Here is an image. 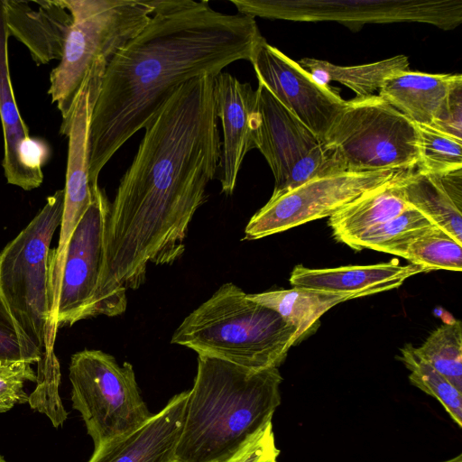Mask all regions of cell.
I'll list each match as a JSON object with an SVG mask.
<instances>
[{
	"mask_svg": "<svg viewBox=\"0 0 462 462\" xmlns=\"http://www.w3.org/2000/svg\"><path fill=\"white\" fill-rule=\"evenodd\" d=\"M399 359L410 371L411 383L437 399L453 421L462 427V392L455 388L442 374L436 371L416 351L406 345L401 349Z\"/></svg>",
	"mask_w": 462,
	"mask_h": 462,
	"instance_id": "83f0119b",
	"label": "cell"
},
{
	"mask_svg": "<svg viewBox=\"0 0 462 462\" xmlns=\"http://www.w3.org/2000/svg\"><path fill=\"white\" fill-rule=\"evenodd\" d=\"M407 171L344 172L316 177L278 197H271L249 220L246 240L260 239L330 217L365 192Z\"/></svg>",
	"mask_w": 462,
	"mask_h": 462,
	"instance_id": "8fae6325",
	"label": "cell"
},
{
	"mask_svg": "<svg viewBox=\"0 0 462 462\" xmlns=\"http://www.w3.org/2000/svg\"><path fill=\"white\" fill-rule=\"evenodd\" d=\"M106 66L104 61H97L89 70L62 134L69 139V148L60 238L57 248L52 251V261L56 266L62 263L69 240L98 187H92L89 181L88 132L92 110Z\"/></svg>",
	"mask_w": 462,
	"mask_h": 462,
	"instance_id": "5bb4252c",
	"label": "cell"
},
{
	"mask_svg": "<svg viewBox=\"0 0 462 462\" xmlns=\"http://www.w3.org/2000/svg\"><path fill=\"white\" fill-rule=\"evenodd\" d=\"M21 361L30 363L16 327L0 299V365Z\"/></svg>",
	"mask_w": 462,
	"mask_h": 462,
	"instance_id": "836d02e7",
	"label": "cell"
},
{
	"mask_svg": "<svg viewBox=\"0 0 462 462\" xmlns=\"http://www.w3.org/2000/svg\"><path fill=\"white\" fill-rule=\"evenodd\" d=\"M143 129L106 219L95 308L108 317L125 311L126 290L144 282L149 263L172 264L185 251L221 163L214 76L180 85Z\"/></svg>",
	"mask_w": 462,
	"mask_h": 462,
	"instance_id": "6da1fadb",
	"label": "cell"
},
{
	"mask_svg": "<svg viewBox=\"0 0 462 462\" xmlns=\"http://www.w3.org/2000/svg\"><path fill=\"white\" fill-rule=\"evenodd\" d=\"M250 62L258 82L323 143L346 101L263 38Z\"/></svg>",
	"mask_w": 462,
	"mask_h": 462,
	"instance_id": "4fadbf2b",
	"label": "cell"
},
{
	"mask_svg": "<svg viewBox=\"0 0 462 462\" xmlns=\"http://www.w3.org/2000/svg\"><path fill=\"white\" fill-rule=\"evenodd\" d=\"M298 63L319 83L328 86V82L337 81L355 92L356 98L374 96L388 78L409 70L410 65L404 55L356 66H340L313 58H303Z\"/></svg>",
	"mask_w": 462,
	"mask_h": 462,
	"instance_id": "cb8c5ba5",
	"label": "cell"
},
{
	"mask_svg": "<svg viewBox=\"0 0 462 462\" xmlns=\"http://www.w3.org/2000/svg\"><path fill=\"white\" fill-rule=\"evenodd\" d=\"M188 396L189 391L174 395L143 426L95 449L88 462H172Z\"/></svg>",
	"mask_w": 462,
	"mask_h": 462,
	"instance_id": "ac0fdd59",
	"label": "cell"
},
{
	"mask_svg": "<svg viewBox=\"0 0 462 462\" xmlns=\"http://www.w3.org/2000/svg\"><path fill=\"white\" fill-rule=\"evenodd\" d=\"M416 351L462 392V326L459 320L454 319L438 328Z\"/></svg>",
	"mask_w": 462,
	"mask_h": 462,
	"instance_id": "484cf974",
	"label": "cell"
},
{
	"mask_svg": "<svg viewBox=\"0 0 462 462\" xmlns=\"http://www.w3.org/2000/svg\"><path fill=\"white\" fill-rule=\"evenodd\" d=\"M27 381L37 382L32 364L21 361L0 365V412L11 410L17 403L29 402L23 390Z\"/></svg>",
	"mask_w": 462,
	"mask_h": 462,
	"instance_id": "4dcf8cb0",
	"label": "cell"
},
{
	"mask_svg": "<svg viewBox=\"0 0 462 462\" xmlns=\"http://www.w3.org/2000/svg\"><path fill=\"white\" fill-rule=\"evenodd\" d=\"M9 36H14L30 51L37 65L62 57L72 23L65 0H2Z\"/></svg>",
	"mask_w": 462,
	"mask_h": 462,
	"instance_id": "e0dca14e",
	"label": "cell"
},
{
	"mask_svg": "<svg viewBox=\"0 0 462 462\" xmlns=\"http://www.w3.org/2000/svg\"><path fill=\"white\" fill-rule=\"evenodd\" d=\"M71 14L60 63L50 74L48 94L57 104L65 131L78 94L93 65L108 63L149 23L151 1L65 0Z\"/></svg>",
	"mask_w": 462,
	"mask_h": 462,
	"instance_id": "8992f818",
	"label": "cell"
},
{
	"mask_svg": "<svg viewBox=\"0 0 462 462\" xmlns=\"http://www.w3.org/2000/svg\"><path fill=\"white\" fill-rule=\"evenodd\" d=\"M217 116L223 128L221 188L231 195L246 153L257 149V94L249 83L220 72L214 76Z\"/></svg>",
	"mask_w": 462,
	"mask_h": 462,
	"instance_id": "2e32d148",
	"label": "cell"
},
{
	"mask_svg": "<svg viewBox=\"0 0 462 462\" xmlns=\"http://www.w3.org/2000/svg\"><path fill=\"white\" fill-rule=\"evenodd\" d=\"M455 76L405 70L388 78L377 95L415 125L431 126Z\"/></svg>",
	"mask_w": 462,
	"mask_h": 462,
	"instance_id": "44dd1931",
	"label": "cell"
},
{
	"mask_svg": "<svg viewBox=\"0 0 462 462\" xmlns=\"http://www.w3.org/2000/svg\"><path fill=\"white\" fill-rule=\"evenodd\" d=\"M239 14L290 21L365 23L417 22L451 30L462 22L460 0H230Z\"/></svg>",
	"mask_w": 462,
	"mask_h": 462,
	"instance_id": "9c48e42d",
	"label": "cell"
},
{
	"mask_svg": "<svg viewBox=\"0 0 462 462\" xmlns=\"http://www.w3.org/2000/svg\"><path fill=\"white\" fill-rule=\"evenodd\" d=\"M275 462H277V461H275Z\"/></svg>",
	"mask_w": 462,
	"mask_h": 462,
	"instance_id": "8d00e7d4",
	"label": "cell"
},
{
	"mask_svg": "<svg viewBox=\"0 0 462 462\" xmlns=\"http://www.w3.org/2000/svg\"><path fill=\"white\" fill-rule=\"evenodd\" d=\"M253 301L278 313L293 327L300 341L318 328L319 318L334 306L352 299L354 295L292 287L259 293H247Z\"/></svg>",
	"mask_w": 462,
	"mask_h": 462,
	"instance_id": "603a6c76",
	"label": "cell"
},
{
	"mask_svg": "<svg viewBox=\"0 0 462 462\" xmlns=\"http://www.w3.org/2000/svg\"><path fill=\"white\" fill-rule=\"evenodd\" d=\"M328 174L411 171L417 125L378 95L346 101L323 142Z\"/></svg>",
	"mask_w": 462,
	"mask_h": 462,
	"instance_id": "52a82bcc",
	"label": "cell"
},
{
	"mask_svg": "<svg viewBox=\"0 0 462 462\" xmlns=\"http://www.w3.org/2000/svg\"><path fill=\"white\" fill-rule=\"evenodd\" d=\"M257 149L273 177L278 197L316 177L328 175L323 143L262 83L258 82Z\"/></svg>",
	"mask_w": 462,
	"mask_h": 462,
	"instance_id": "7c38bea8",
	"label": "cell"
},
{
	"mask_svg": "<svg viewBox=\"0 0 462 462\" xmlns=\"http://www.w3.org/2000/svg\"><path fill=\"white\" fill-rule=\"evenodd\" d=\"M8 32L0 0V117L4 134L2 165L9 184L24 190L38 188L43 181L42 166L50 150L40 139L32 138L16 105L8 62Z\"/></svg>",
	"mask_w": 462,
	"mask_h": 462,
	"instance_id": "9a60e30c",
	"label": "cell"
},
{
	"mask_svg": "<svg viewBox=\"0 0 462 462\" xmlns=\"http://www.w3.org/2000/svg\"><path fill=\"white\" fill-rule=\"evenodd\" d=\"M0 462H7L3 457L2 455L0 454Z\"/></svg>",
	"mask_w": 462,
	"mask_h": 462,
	"instance_id": "d590c367",
	"label": "cell"
},
{
	"mask_svg": "<svg viewBox=\"0 0 462 462\" xmlns=\"http://www.w3.org/2000/svg\"><path fill=\"white\" fill-rule=\"evenodd\" d=\"M439 462H462V455L459 454V455H457L456 457H453L451 458L445 459V460L439 461Z\"/></svg>",
	"mask_w": 462,
	"mask_h": 462,
	"instance_id": "e575fe53",
	"label": "cell"
},
{
	"mask_svg": "<svg viewBox=\"0 0 462 462\" xmlns=\"http://www.w3.org/2000/svg\"><path fill=\"white\" fill-rule=\"evenodd\" d=\"M276 448L272 421L262 428L236 455L225 462H275Z\"/></svg>",
	"mask_w": 462,
	"mask_h": 462,
	"instance_id": "d6a6232c",
	"label": "cell"
},
{
	"mask_svg": "<svg viewBox=\"0 0 462 462\" xmlns=\"http://www.w3.org/2000/svg\"><path fill=\"white\" fill-rule=\"evenodd\" d=\"M431 226L433 224L424 215L410 207L344 244L358 251L371 249L400 256L412 239Z\"/></svg>",
	"mask_w": 462,
	"mask_h": 462,
	"instance_id": "d4e9b609",
	"label": "cell"
},
{
	"mask_svg": "<svg viewBox=\"0 0 462 462\" xmlns=\"http://www.w3.org/2000/svg\"><path fill=\"white\" fill-rule=\"evenodd\" d=\"M152 15L106 66L88 132L92 187L103 167L144 128L183 83L250 61L263 38L254 18L214 10L208 1H151Z\"/></svg>",
	"mask_w": 462,
	"mask_h": 462,
	"instance_id": "7a4b0ae2",
	"label": "cell"
},
{
	"mask_svg": "<svg viewBox=\"0 0 462 462\" xmlns=\"http://www.w3.org/2000/svg\"><path fill=\"white\" fill-rule=\"evenodd\" d=\"M416 125L419 137L418 170L441 173L462 169V140L429 125Z\"/></svg>",
	"mask_w": 462,
	"mask_h": 462,
	"instance_id": "f1b7e54d",
	"label": "cell"
},
{
	"mask_svg": "<svg viewBox=\"0 0 462 462\" xmlns=\"http://www.w3.org/2000/svg\"><path fill=\"white\" fill-rule=\"evenodd\" d=\"M64 190L43 208L0 253V299L8 310L31 364L45 351L51 324L50 245L60 226Z\"/></svg>",
	"mask_w": 462,
	"mask_h": 462,
	"instance_id": "5b68a950",
	"label": "cell"
},
{
	"mask_svg": "<svg viewBox=\"0 0 462 462\" xmlns=\"http://www.w3.org/2000/svg\"><path fill=\"white\" fill-rule=\"evenodd\" d=\"M400 257L425 268L428 272L462 270L461 244L435 225L412 239Z\"/></svg>",
	"mask_w": 462,
	"mask_h": 462,
	"instance_id": "4316f807",
	"label": "cell"
},
{
	"mask_svg": "<svg viewBox=\"0 0 462 462\" xmlns=\"http://www.w3.org/2000/svg\"><path fill=\"white\" fill-rule=\"evenodd\" d=\"M109 206L105 192L97 187L91 204L69 240L51 297V324L46 344H54L59 327L72 326L94 317Z\"/></svg>",
	"mask_w": 462,
	"mask_h": 462,
	"instance_id": "30bf717a",
	"label": "cell"
},
{
	"mask_svg": "<svg viewBox=\"0 0 462 462\" xmlns=\"http://www.w3.org/2000/svg\"><path fill=\"white\" fill-rule=\"evenodd\" d=\"M407 203L462 244V169L429 173L418 169L402 180Z\"/></svg>",
	"mask_w": 462,
	"mask_h": 462,
	"instance_id": "ffe728a7",
	"label": "cell"
},
{
	"mask_svg": "<svg viewBox=\"0 0 462 462\" xmlns=\"http://www.w3.org/2000/svg\"><path fill=\"white\" fill-rule=\"evenodd\" d=\"M431 127L462 140V76L456 74Z\"/></svg>",
	"mask_w": 462,
	"mask_h": 462,
	"instance_id": "1f68e13d",
	"label": "cell"
},
{
	"mask_svg": "<svg viewBox=\"0 0 462 462\" xmlns=\"http://www.w3.org/2000/svg\"><path fill=\"white\" fill-rule=\"evenodd\" d=\"M278 368L252 371L199 356L172 462H225L272 421L281 403Z\"/></svg>",
	"mask_w": 462,
	"mask_h": 462,
	"instance_id": "3957f363",
	"label": "cell"
},
{
	"mask_svg": "<svg viewBox=\"0 0 462 462\" xmlns=\"http://www.w3.org/2000/svg\"><path fill=\"white\" fill-rule=\"evenodd\" d=\"M53 346L46 345L42 357L38 362L37 387L29 396V402L33 409L38 410L43 401H52L55 409L67 416L59 396L60 372Z\"/></svg>",
	"mask_w": 462,
	"mask_h": 462,
	"instance_id": "f546056e",
	"label": "cell"
},
{
	"mask_svg": "<svg viewBox=\"0 0 462 462\" xmlns=\"http://www.w3.org/2000/svg\"><path fill=\"white\" fill-rule=\"evenodd\" d=\"M407 171L365 192L330 216L328 224L335 239L345 243L410 208L402 187Z\"/></svg>",
	"mask_w": 462,
	"mask_h": 462,
	"instance_id": "7402d4cb",
	"label": "cell"
},
{
	"mask_svg": "<svg viewBox=\"0 0 462 462\" xmlns=\"http://www.w3.org/2000/svg\"><path fill=\"white\" fill-rule=\"evenodd\" d=\"M299 342L293 327L273 310L250 300L232 282L222 284L189 313L171 340L198 356L252 371L278 368Z\"/></svg>",
	"mask_w": 462,
	"mask_h": 462,
	"instance_id": "277c9868",
	"label": "cell"
},
{
	"mask_svg": "<svg viewBox=\"0 0 462 462\" xmlns=\"http://www.w3.org/2000/svg\"><path fill=\"white\" fill-rule=\"evenodd\" d=\"M428 272L413 263L401 265L396 261L370 265L310 269L296 265L289 282L302 287L364 297L400 287L408 278Z\"/></svg>",
	"mask_w": 462,
	"mask_h": 462,
	"instance_id": "d6986e66",
	"label": "cell"
},
{
	"mask_svg": "<svg viewBox=\"0 0 462 462\" xmlns=\"http://www.w3.org/2000/svg\"><path fill=\"white\" fill-rule=\"evenodd\" d=\"M72 406L79 411L95 449L143 426L153 414L143 401L133 365L101 350L71 356Z\"/></svg>",
	"mask_w": 462,
	"mask_h": 462,
	"instance_id": "ba28073f",
	"label": "cell"
}]
</instances>
